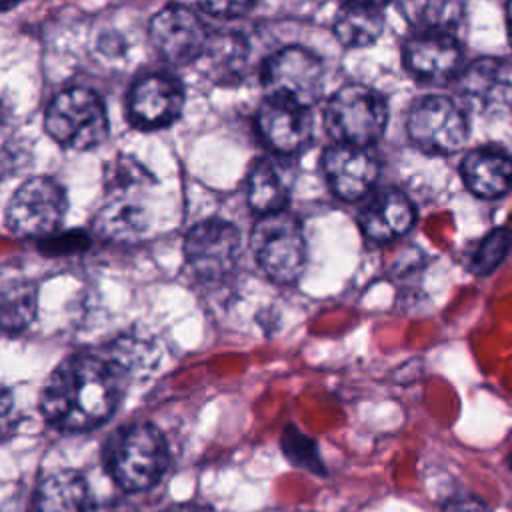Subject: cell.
Wrapping results in <instances>:
<instances>
[{
  "label": "cell",
  "mask_w": 512,
  "mask_h": 512,
  "mask_svg": "<svg viewBox=\"0 0 512 512\" xmlns=\"http://www.w3.org/2000/svg\"><path fill=\"white\" fill-rule=\"evenodd\" d=\"M124 384L126 376L106 354H72L48 376L40 408L58 430H94L114 414Z\"/></svg>",
  "instance_id": "cell-1"
},
{
  "label": "cell",
  "mask_w": 512,
  "mask_h": 512,
  "mask_svg": "<svg viewBox=\"0 0 512 512\" xmlns=\"http://www.w3.org/2000/svg\"><path fill=\"white\" fill-rule=\"evenodd\" d=\"M104 464L120 488L128 492L148 490L168 466V446L156 426L148 422L128 424L108 438Z\"/></svg>",
  "instance_id": "cell-2"
},
{
  "label": "cell",
  "mask_w": 512,
  "mask_h": 512,
  "mask_svg": "<svg viewBox=\"0 0 512 512\" xmlns=\"http://www.w3.org/2000/svg\"><path fill=\"white\" fill-rule=\"evenodd\" d=\"M44 128L62 148L92 150L108 138L106 106L90 88L62 90L46 108Z\"/></svg>",
  "instance_id": "cell-3"
},
{
  "label": "cell",
  "mask_w": 512,
  "mask_h": 512,
  "mask_svg": "<svg viewBox=\"0 0 512 512\" xmlns=\"http://www.w3.org/2000/svg\"><path fill=\"white\" fill-rule=\"evenodd\" d=\"M386 122V98L366 84L342 86L324 110L326 130L340 144L368 148L382 138Z\"/></svg>",
  "instance_id": "cell-4"
},
{
  "label": "cell",
  "mask_w": 512,
  "mask_h": 512,
  "mask_svg": "<svg viewBox=\"0 0 512 512\" xmlns=\"http://www.w3.org/2000/svg\"><path fill=\"white\" fill-rule=\"evenodd\" d=\"M256 262L268 278L292 284L306 264V238L300 222L286 210L262 214L250 238Z\"/></svg>",
  "instance_id": "cell-5"
},
{
  "label": "cell",
  "mask_w": 512,
  "mask_h": 512,
  "mask_svg": "<svg viewBox=\"0 0 512 512\" xmlns=\"http://www.w3.org/2000/svg\"><path fill=\"white\" fill-rule=\"evenodd\" d=\"M66 206V192L56 180L34 176L12 194L6 224L20 238L42 240L58 232L66 216Z\"/></svg>",
  "instance_id": "cell-6"
},
{
  "label": "cell",
  "mask_w": 512,
  "mask_h": 512,
  "mask_svg": "<svg viewBox=\"0 0 512 512\" xmlns=\"http://www.w3.org/2000/svg\"><path fill=\"white\" fill-rule=\"evenodd\" d=\"M262 84L270 98L308 108L322 94L324 68L314 52L302 46H288L274 52L264 62Z\"/></svg>",
  "instance_id": "cell-7"
},
{
  "label": "cell",
  "mask_w": 512,
  "mask_h": 512,
  "mask_svg": "<svg viewBox=\"0 0 512 512\" xmlns=\"http://www.w3.org/2000/svg\"><path fill=\"white\" fill-rule=\"evenodd\" d=\"M408 136L424 152L452 154L468 140V120L462 108L446 96H426L408 114Z\"/></svg>",
  "instance_id": "cell-8"
},
{
  "label": "cell",
  "mask_w": 512,
  "mask_h": 512,
  "mask_svg": "<svg viewBox=\"0 0 512 512\" xmlns=\"http://www.w3.org/2000/svg\"><path fill=\"white\" fill-rule=\"evenodd\" d=\"M184 258L192 274L204 282L228 276L240 258V232L222 218H208L190 228L184 240Z\"/></svg>",
  "instance_id": "cell-9"
},
{
  "label": "cell",
  "mask_w": 512,
  "mask_h": 512,
  "mask_svg": "<svg viewBox=\"0 0 512 512\" xmlns=\"http://www.w3.org/2000/svg\"><path fill=\"white\" fill-rule=\"evenodd\" d=\"M148 34L158 54L176 66L198 62L210 38L202 18L182 4L162 8L152 18Z\"/></svg>",
  "instance_id": "cell-10"
},
{
  "label": "cell",
  "mask_w": 512,
  "mask_h": 512,
  "mask_svg": "<svg viewBox=\"0 0 512 512\" xmlns=\"http://www.w3.org/2000/svg\"><path fill=\"white\" fill-rule=\"evenodd\" d=\"M458 96L480 116H502L512 108V62L480 58L458 76Z\"/></svg>",
  "instance_id": "cell-11"
},
{
  "label": "cell",
  "mask_w": 512,
  "mask_h": 512,
  "mask_svg": "<svg viewBox=\"0 0 512 512\" xmlns=\"http://www.w3.org/2000/svg\"><path fill=\"white\" fill-rule=\"evenodd\" d=\"M184 108L182 84L164 72L138 78L128 94V118L136 128L156 130L172 124Z\"/></svg>",
  "instance_id": "cell-12"
},
{
  "label": "cell",
  "mask_w": 512,
  "mask_h": 512,
  "mask_svg": "<svg viewBox=\"0 0 512 512\" xmlns=\"http://www.w3.org/2000/svg\"><path fill=\"white\" fill-rule=\"evenodd\" d=\"M256 128L274 154L292 156L310 144L314 124L306 106L268 96L258 108Z\"/></svg>",
  "instance_id": "cell-13"
},
{
  "label": "cell",
  "mask_w": 512,
  "mask_h": 512,
  "mask_svg": "<svg viewBox=\"0 0 512 512\" xmlns=\"http://www.w3.org/2000/svg\"><path fill=\"white\" fill-rule=\"evenodd\" d=\"M322 170L332 192L346 202L364 198L378 178V162L366 148L340 142L324 150Z\"/></svg>",
  "instance_id": "cell-14"
},
{
  "label": "cell",
  "mask_w": 512,
  "mask_h": 512,
  "mask_svg": "<svg viewBox=\"0 0 512 512\" xmlns=\"http://www.w3.org/2000/svg\"><path fill=\"white\" fill-rule=\"evenodd\" d=\"M404 64L420 80L442 82L458 74L462 48L450 32H416L404 44Z\"/></svg>",
  "instance_id": "cell-15"
},
{
  "label": "cell",
  "mask_w": 512,
  "mask_h": 512,
  "mask_svg": "<svg viewBox=\"0 0 512 512\" xmlns=\"http://www.w3.org/2000/svg\"><path fill=\"white\" fill-rule=\"evenodd\" d=\"M414 220L416 210L410 198L396 188L376 192L358 212L360 230L372 242H390L404 236Z\"/></svg>",
  "instance_id": "cell-16"
},
{
  "label": "cell",
  "mask_w": 512,
  "mask_h": 512,
  "mask_svg": "<svg viewBox=\"0 0 512 512\" xmlns=\"http://www.w3.org/2000/svg\"><path fill=\"white\" fill-rule=\"evenodd\" d=\"M462 180L478 198H498L512 186V158L498 148H476L460 166Z\"/></svg>",
  "instance_id": "cell-17"
},
{
  "label": "cell",
  "mask_w": 512,
  "mask_h": 512,
  "mask_svg": "<svg viewBox=\"0 0 512 512\" xmlns=\"http://www.w3.org/2000/svg\"><path fill=\"white\" fill-rule=\"evenodd\" d=\"M294 182L292 168L278 158H260L246 184V196L252 210L258 214H272L286 208Z\"/></svg>",
  "instance_id": "cell-18"
},
{
  "label": "cell",
  "mask_w": 512,
  "mask_h": 512,
  "mask_svg": "<svg viewBox=\"0 0 512 512\" xmlns=\"http://www.w3.org/2000/svg\"><path fill=\"white\" fill-rule=\"evenodd\" d=\"M198 62L212 82H240L248 66V44L240 34L230 30L210 34Z\"/></svg>",
  "instance_id": "cell-19"
},
{
  "label": "cell",
  "mask_w": 512,
  "mask_h": 512,
  "mask_svg": "<svg viewBox=\"0 0 512 512\" xmlns=\"http://www.w3.org/2000/svg\"><path fill=\"white\" fill-rule=\"evenodd\" d=\"M88 486L82 474L62 470L46 476L32 498V512H86Z\"/></svg>",
  "instance_id": "cell-20"
},
{
  "label": "cell",
  "mask_w": 512,
  "mask_h": 512,
  "mask_svg": "<svg viewBox=\"0 0 512 512\" xmlns=\"http://www.w3.org/2000/svg\"><path fill=\"white\" fill-rule=\"evenodd\" d=\"M94 226L106 238L130 242L146 232L148 212L132 198H114L98 212Z\"/></svg>",
  "instance_id": "cell-21"
},
{
  "label": "cell",
  "mask_w": 512,
  "mask_h": 512,
  "mask_svg": "<svg viewBox=\"0 0 512 512\" xmlns=\"http://www.w3.org/2000/svg\"><path fill=\"white\" fill-rule=\"evenodd\" d=\"M382 30L384 20L378 8L364 4L346 2L334 22V36L346 48H366L380 38Z\"/></svg>",
  "instance_id": "cell-22"
},
{
  "label": "cell",
  "mask_w": 512,
  "mask_h": 512,
  "mask_svg": "<svg viewBox=\"0 0 512 512\" xmlns=\"http://www.w3.org/2000/svg\"><path fill=\"white\" fill-rule=\"evenodd\" d=\"M398 10L416 32H450L462 18V0H398Z\"/></svg>",
  "instance_id": "cell-23"
},
{
  "label": "cell",
  "mask_w": 512,
  "mask_h": 512,
  "mask_svg": "<svg viewBox=\"0 0 512 512\" xmlns=\"http://www.w3.org/2000/svg\"><path fill=\"white\" fill-rule=\"evenodd\" d=\"M36 286L26 278H6L0 292V322L4 332L24 330L36 314Z\"/></svg>",
  "instance_id": "cell-24"
},
{
  "label": "cell",
  "mask_w": 512,
  "mask_h": 512,
  "mask_svg": "<svg viewBox=\"0 0 512 512\" xmlns=\"http://www.w3.org/2000/svg\"><path fill=\"white\" fill-rule=\"evenodd\" d=\"M512 246V232L508 228H496L492 230L482 244L478 246V250L472 256L470 268L474 274H488L494 268L500 266V262L504 260V256L508 254Z\"/></svg>",
  "instance_id": "cell-25"
},
{
  "label": "cell",
  "mask_w": 512,
  "mask_h": 512,
  "mask_svg": "<svg viewBox=\"0 0 512 512\" xmlns=\"http://www.w3.org/2000/svg\"><path fill=\"white\" fill-rule=\"evenodd\" d=\"M282 450L286 454V458L298 466V468H306L314 474H324V466L322 460L318 456V448L314 444V440H310L308 436H304L298 428L288 426L284 430L282 436Z\"/></svg>",
  "instance_id": "cell-26"
},
{
  "label": "cell",
  "mask_w": 512,
  "mask_h": 512,
  "mask_svg": "<svg viewBox=\"0 0 512 512\" xmlns=\"http://www.w3.org/2000/svg\"><path fill=\"white\" fill-rule=\"evenodd\" d=\"M86 246H88V238L78 230H72L66 234H52L40 240V248L46 254H70V252L84 250Z\"/></svg>",
  "instance_id": "cell-27"
},
{
  "label": "cell",
  "mask_w": 512,
  "mask_h": 512,
  "mask_svg": "<svg viewBox=\"0 0 512 512\" xmlns=\"http://www.w3.org/2000/svg\"><path fill=\"white\" fill-rule=\"evenodd\" d=\"M202 10L216 18H236L248 12L254 0H198Z\"/></svg>",
  "instance_id": "cell-28"
},
{
  "label": "cell",
  "mask_w": 512,
  "mask_h": 512,
  "mask_svg": "<svg viewBox=\"0 0 512 512\" xmlns=\"http://www.w3.org/2000/svg\"><path fill=\"white\" fill-rule=\"evenodd\" d=\"M86 512H138L134 504H130L128 500L122 498H114V500H104V502H96L90 504L86 508Z\"/></svg>",
  "instance_id": "cell-29"
},
{
  "label": "cell",
  "mask_w": 512,
  "mask_h": 512,
  "mask_svg": "<svg viewBox=\"0 0 512 512\" xmlns=\"http://www.w3.org/2000/svg\"><path fill=\"white\" fill-rule=\"evenodd\" d=\"M442 512H490L484 502L476 500V498H456L452 502H448Z\"/></svg>",
  "instance_id": "cell-30"
},
{
  "label": "cell",
  "mask_w": 512,
  "mask_h": 512,
  "mask_svg": "<svg viewBox=\"0 0 512 512\" xmlns=\"http://www.w3.org/2000/svg\"><path fill=\"white\" fill-rule=\"evenodd\" d=\"M346 2H350V4H364V6L380 8V6H384V4H386V2H390V0H346Z\"/></svg>",
  "instance_id": "cell-31"
},
{
  "label": "cell",
  "mask_w": 512,
  "mask_h": 512,
  "mask_svg": "<svg viewBox=\"0 0 512 512\" xmlns=\"http://www.w3.org/2000/svg\"><path fill=\"white\" fill-rule=\"evenodd\" d=\"M506 26H508V40L512 44V0L506 4Z\"/></svg>",
  "instance_id": "cell-32"
},
{
  "label": "cell",
  "mask_w": 512,
  "mask_h": 512,
  "mask_svg": "<svg viewBox=\"0 0 512 512\" xmlns=\"http://www.w3.org/2000/svg\"><path fill=\"white\" fill-rule=\"evenodd\" d=\"M508 466L512 468V452H510V456H508Z\"/></svg>",
  "instance_id": "cell-33"
}]
</instances>
